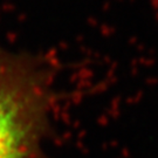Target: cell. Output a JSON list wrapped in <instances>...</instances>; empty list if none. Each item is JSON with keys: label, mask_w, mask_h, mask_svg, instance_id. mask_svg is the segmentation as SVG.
<instances>
[{"label": "cell", "mask_w": 158, "mask_h": 158, "mask_svg": "<svg viewBox=\"0 0 158 158\" xmlns=\"http://www.w3.org/2000/svg\"><path fill=\"white\" fill-rule=\"evenodd\" d=\"M52 73L39 57L0 47V158H41L53 110Z\"/></svg>", "instance_id": "6da1fadb"}]
</instances>
